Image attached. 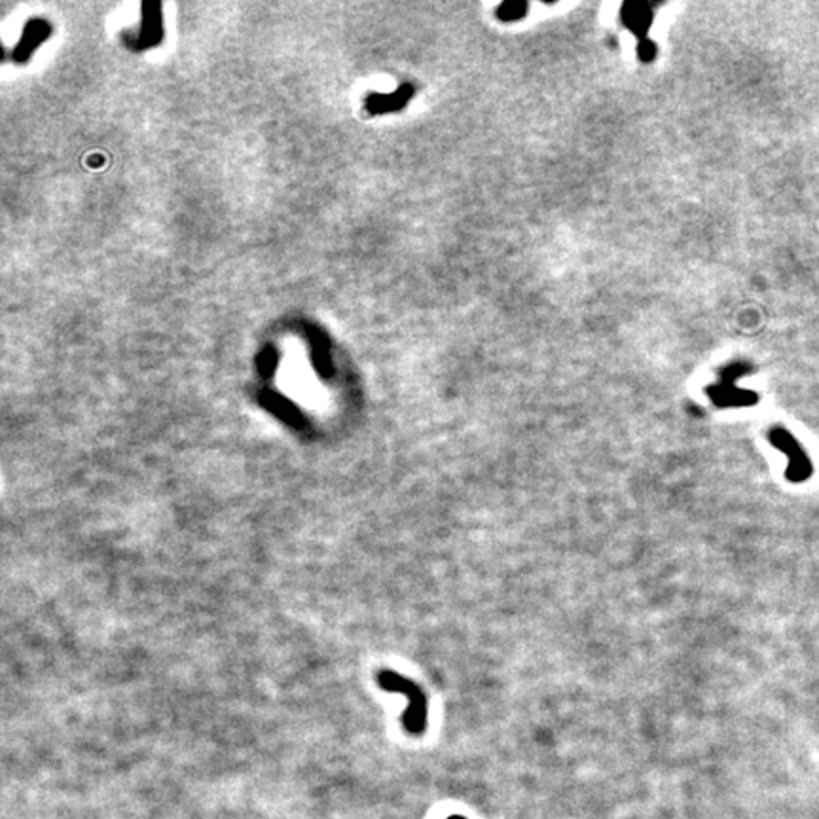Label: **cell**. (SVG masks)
<instances>
[{"label":"cell","mask_w":819,"mask_h":819,"mask_svg":"<svg viewBox=\"0 0 819 819\" xmlns=\"http://www.w3.org/2000/svg\"><path fill=\"white\" fill-rule=\"evenodd\" d=\"M376 681L382 691L405 694L406 700H408V708L402 715L405 731L412 736H421L427 731V723H429V702H427L425 692L421 691V686L393 670L377 671Z\"/></svg>","instance_id":"6da1fadb"},{"label":"cell","mask_w":819,"mask_h":819,"mask_svg":"<svg viewBox=\"0 0 819 819\" xmlns=\"http://www.w3.org/2000/svg\"><path fill=\"white\" fill-rule=\"evenodd\" d=\"M768 438L772 446H775V448L781 449L787 455V478L789 480L798 484V482L808 480L812 477L810 457L791 432L783 429V427H772Z\"/></svg>","instance_id":"7a4b0ae2"},{"label":"cell","mask_w":819,"mask_h":819,"mask_svg":"<svg viewBox=\"0 0 819 819\" xmlns=\"http://www.w3.org/2000/svg\"><path fill=\"white\" fill-rule=\"evenodd\" d=\"M527 6L526 4H514V2H510V4H504L503 8H499V17L501 19H514V17H522V14H524V10H526Z\"/></svg>","instance_id":"3957f363"},{"label":"cell","mask_w":819,"mask_h":819,"mask_svg":"<svg viewBox=\"0 0 819 819\" xmlns=\"http://www.w3.org/2000/svg\"><path fill=\"white\" fill-rule=\"evenodd\" d=\"M449 819H465V818H461V815H457V818H449Z\"/></svg>","instance_id":"277c9868"}]
</instances>
